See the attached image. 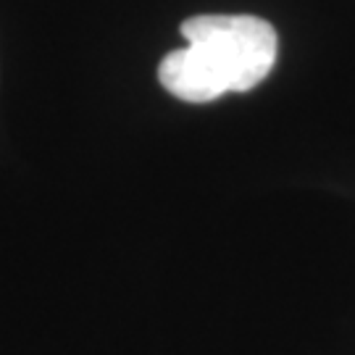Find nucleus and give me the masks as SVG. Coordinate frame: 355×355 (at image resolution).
<instances>
[{
	"instance_id": "f257e3e1",
	"label": "nucleus",
	"mask_w": 355,
	"mask_h": 355,
	"mask_svg": "<svg viewBox=\"0 0 355 355\" xmlns=\"http://www.w3.org/2000/svg\"><path fill=\"white\" fill-rule=\"evenodd\" d=\"M182 37L187 45L164 55L158 79L184 103H211L258 87L279 53L274 26L258 16H192L182 24Z\"/></svg>"
}]
</instances>
